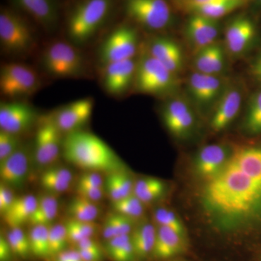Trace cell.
<instances>
[{
	"label": "cell",
	"instance_id": "cell-1",
	"mask_svg": "<svg viewBox=\"0 0 261 261\" xmlns=\"http://www.w3.org/2000/svg\"><path fill=\"white\" fill-rule=\"evenodd\" d=\"M201 205L211 222L223 231L261 224V173L240 169L228 161L205 181Z\"/></svg>",
	"mask_w": 261,
	"mask_h": 261
},
{
	"label": "cell",
	"instance_id": "cell-2",
	"mask_svg": "<svg viewBox=\"0 0 261 261\" xmlns=\"http://www.w3.org/2000/svg\"><path fill=\"white\" fill-rule=\"evenodd\" d=\"M62 154L65 161L83 171L108 174L126 169L123 161L104 141L82 129L64 136Z\"/></svg>",
	"mask_w": 261,
	"mask_h": 261
},
{
	"label": "cell",
	"instance_id": "cell-3",
	"mask_svg": "<svg viewBox=\"0 0 261 261\" xmlns=\"http://www.w3.org/2000/svg\"><path fill=\"white\" fill-rule=\"evenodd\" d=\"M111 0H84L70 15L68 34L74 44L87 43L94 37L107 18Z\"/></svg>",
	"mask_w": 261,
	"mask_h": 261
},
{
	"label": "cell",
	"instance_id": "cell-4",
	"mask_svg": "<svg viewBox=\"0 0 261 261\" xmlns=\"http://www.w3.org/2000/svg\"><path fill=\"white\" fill-rule=\"evenodd\" d=\"M42 64L49 75L56 78H74L84 70L83 57L70 42L56 41L43 53Z\"/></svg>",
	"mask_w": 261,
	"mask_h": 261
},
{
	"label": "cell",
	"instance_id": "cell-5",
	"mask_svg": "<svg viewBox=\"0 0 261 261\" xmlns=\"http://www.w3.org/2000/svg\"><path fill=\"white\" fill-rule=\"evenodd\" d=\"M0 42L3 50L15 56H25L37 46L32 29L25 21L10 11L0 14Z\"/></svg>",
	"mask_w": 261,
	"mask_h": 261
},
{
	"label": "cell",
	"instance_id": "cell-6",
	"mask_svg": "<svg viewBox=\"0 0 261 261\" xmlns=\"http://www.w3.org/2000/svg\"><path fill=\"white\" fill-rule=\"evenodd\" d=\"M40 86L37 72L28 65L8 63L0 70V90L5 97L16 98L32 95Z\"/></svg>",
	"mask_w": 261,
	"mask_h": 261
},
{
	"label": "cell",
	"instance_id": "cell-7",
	"mask_svg": "<svg viewBox=\"0 0 261 261\" xmlns=\"http://www.w3.org/2000/svg\"><path fill=\"white\" fill-rule=\"evenodd\" d=\"M135 81L137 89L142 93L161 94L174 87L176 74L149 54L137 65Z\"/></svg>",
	"mask_w": 261,
	"mask_h": 261
},
{
	"label": "cell",
	"instance_id": "cell-8",
	"mask_svg": "<svg viewBox=\"0 0 261 261\" xmlns=\"http://www.w3.org/2000/svg\"><path fill=\"white\" fill-rule=\"evenodd\" d=\"M63 136L51 115L42 118L34 139V159L39 167L44 170L56 164L62 153Z\"/></svg>",
	"mask_w": 261,
	"mask_h": 261
},
{
	"label": "cell",
	"instance_id": "cell-9",
	"mask_svg": "<svg viewBox=\"0 0 261 261\" xmlns=\"http://www.w3.org/2000/svg\"><path fill=\"white\" fill-rule=\"evenodd\" d=\"M138 46V36L133 29L120 27L111 33L99 49V59L105 65L133 59Z\"/></svg>",
	"mask_w": 261,
	"mask_h": 261
},
{
	"label": "cell",
	"instance_id": "cell-10",
	"mask_svg": "<svg viewBox=\"0 0 261 261\" xmlns=\"http://www.w3.org/2000/svg\"><path fill=\"white\" fill-rule=\"evenodd\" d=\"M126 10L130 18L152 30L166 28L171 20V9L166 0H126Z\"/></svg>",
	"mask_w": 261,
	"mask_h": 261
},
{
	"label": "cell",
	"instance_id": "cell-11",
	"mask_svg": "<svg viewBox=\"0 0 261 261\" xmlns=\"http://www.w3.org/2000/svg\"><path fill=\"white\" fill-rule=\"evenodd\" d=\"M35 110L20 101L2 102L0 128L3 132L20 136L30 129L37 121Z\"/></svg>",
	"mask_w": 261,
	"mask_h": 261
},
{
	"label": "cell",
	"instance_id": "cell-12",
	"mask_svg": "<svg viewBox=\"0 0 261 261\" xmlns=\"http://www.w3.org/2000/svg\"><path fill=\"white\" fill-rule=\"evenodd\" d=\"M93 106V100L91 98H84L66 105L51 116L56 126L65 136L82 130L90 119Z\"/></svg>",
	"mask_w": 261,
	"mask_h": 261
},
{
	"label": "cell",
	"instance_id": "cell-13",
	"mask_svg": "<svg viewBox=\"0 0 261 261\" xmlns=\"http://www.w3.org/2000/svg\"><path fill=\"white\" fill-rule=\"evenodd\" d=\"M232 151L221 144L204 146L196 154L195 171L202 179L207 181L219 174L227 164Z\"/></svg>",
	"mask_w": 261,
	"mask_h": 261
},
{
	"label": "cell",
	"instance_id": "cell-14",
	"mask_svg": "<svg viewBox=\"0 0 261 261\" xmlns=\"http://www.w3.org/2000/svg\"><path fill=\"white\" fill-rule=\"evenodd\" d=\"M163 121L168 132L174 137H185L195 126V114L188 103L180 98L173 99L165 106Z\"/></svg>",
	"mask_w": 261,
	"mask_h": 261
},
{
	"label": "cell",
	"instance_id": "cell-15",
	"mask_svg": "<svg viewBox=\"0 0 261 261\" xmlns=\"http://www.w3.org/2000/svg\"><path fill=\"white\" fill-rule=\"evenodd\" d=\"M29 149L20 147L4 161H0V179L2 183L13 190H21L27 183L29 173Z\"/></svg>",
	"mask_w": 261,
	"mask_h": 261
},
{
	"label": "cell",
	"instance_id": "cell-16",
	"mask_svg": "<svg viewBox=\"0 0 261 261\" xmlns=\"http://www.w3.org/2000/svg\"><path fill=\"white\" fill-rule=\"evenodd\" d=\"M243 102V93L236 87L224 89L218 99L211 120V129L220 132L226 129L238 116Z\"/></svg>",
	"mask_w": 261,
	"mask_h": 261
},
{
	"label": "cell",
	"instance_id": "cell-17",
	"mask_svg": "<svg viewBox=\"0 0 261 261\" xmlns=\"http://www.w3.org/2000/svg\"><path fill=\"white\" fill-rule=\"evenodd\" d=\"M189 89L192 98L202 107H207L218 99L224 92L222 81L217 75L196 71L189 80Z\"/></svg>",
	"mask_w": 261,
	"mask_h": 261
},
{
	"label": "cell",
	"instance_id": "cell-18",
	"mask_svg": "<svg viewBox=\"0 0 261 261\" xmlns=\"http://www.w3.org/2000/svg\"><path fill=\"white\" fill-rule=\"evenodd\" d=\"M256 34L254 23L245 17L235 18L226 27L225 44L232 56H240L247 50Z\"/></svg>",
	"mask_w": 261,
	"mask_h": 261
},
{
	"label": "cell",
	"instance_id": "cell-19",
	"mask_svg": "<svg viewBox=\"0 0 261 261\" xmlns=\"http://www.w3.org/2000/svg\"><path fill=\"white\" fill-rule=\"evenodd\" d=\"M137 65L133 59L106 65L103 84L109 93L118 95L126 92L135 80Z\"/></svg>",
	"mask_w": 261,
	"mask_h": 261
},
{
	"label": "cell",
	"instance_id": "cell-20",
	"mask_svg": "<svg viewBox=\"0 0 261 261\" xmlns=\"http://www.w3.org/2000/svg\"><path fill=\"white\" fill-rule=\"evenodd\" d=\"M186 237L171 228L157 226L152 260L169 261L183 253L186 250Z\"/></svg>",
	"mask_w": 261,
	"mask_h": 261
},
{
	"label": "cell",
	"instance_id": "cell-21",
	"mask_svg": "<svg viewBox=\"0 0 261 261\" xmlns=\"http://www.w3.org/2000/svg\"><path fill=\"white\" fill-rule=\"evenodd\" d=\"M187 34L194 47L200 50L216 43L219 25L216 20L195 13L187 23Z\"/></svg>",
	"mask_w": 261,
	"mask_h": 261
},
{
	"label": "cell",
	"instance_id": "cell-22",
	"mask_svg": "<svg viewBox=\"0 0 261 261\" xmlns=\"http://www.w3.org/2000/svg\"><path fill=\"white\" fill-rule=\"evenodd\" d=\"M149 55L176 75L184 64V55L177 43L168 38L154 39L149 46Z\"/></svg>",
	"mask_w": 261,
	"mask_h": 261
},
{
	"label": "cell",
	"instance_id": "cell-23",
	"mask_svg": "<svg viewBox=\"0 0 261 261\" xmlns=\"http://www.w3.org/2000/svg\"><path fill=\"white\" fill-rule=\"evenodd\" d=\"M74 182L73 173L69 168L53 165L42 170L39 184L44 192L58 196L70 191Z\"/></svg>",
	"mask_w": 261,
	"mask_h": 261
},
{
	"label": "cell",
	"instance_id": "cell-24",
	"mask_svg": "<svg viewBox=\"0 0 261 261\" xmlns=\"http://www.w3.org/2000/svg\"><path fill=\"white\" fill-rule=\"evenodd\" d=\"M157 226L149 221L136 225L130 236L137 261L152 260L155 244Z\"/></svg>",
	"mask_w": 261,
	"mask_h": 261
},
{
	"label": "cell",
	"instance_id": "cell-25",
	"mask_svg": "<svg viewBox=\"0 0 261 261\" xmlns=\"http://www.w3.org/2000/svg\"><path fill=\"white\" fill-rule=\"evenodd\" d=\"M37 197L33 194H25L17 197L9 210L2 216L5 224L9 227L29 224L37 208Z\"/></svg>",
	"mask_w": 261,
	"mask_h": 261
},
{
	"label": "cell",
	"instance_id": "cell-26",
	"mask_svg": "<svg viewBox=\"0 0 261 261\" xmlns=\"http://www.w3.org/2000/svg\"><path fill=\"white\" fill-rule=\"evenodd\" d=\"M135 180L126 169L106 174L104 189L106 197L115 202L132 195Z\"/></svg>",
	"mask_w": 261,
	"mask_h": 261
},
{
	"label": "cell",
	"instance_id": "cell-27",
	"mask_svg": "<svg viewBox=\"0 0 261 261\" xmlns=\"http://www.w3.org/2000/svg\"><path fill=\"white\" fill-rule=\"evenodd\" d=\"M224 63V50L218 43L198 50L195 61L197 71L211 75H219Z\"/></svg>",
	"mask_w": 261,
	"mask_h": 261
},
{
	"label": "cell",
	"instance_id": "cell-28",
	"mask_svg": "<svg viewBox=\"0 0 261 261\" xmlns=\"http://www.w3.org/2000/svg\"><path fill=\"white\" fill-rule=\"evenodd\" d=\"M103 250L110 261H137L130 234L102 241Z\"/></svg>",
	"mask_w": 261,
	"mask_h": 261
},
{
	"label": "cell",
	"instance_id": "cell-29",
	"mask_svg": "<svg viewBox=\"0 0 261 261\" xmlns=\"http://www.w3.org/2000/svg\"><path fill=\"white\" fill-rule=\"evenodd\" d=\"M37 206L29 224L49 226L58 216L59 202L58 196L45 192L37 197Z\"/></svg>",
	"mask_w": 261,
	"mask_h": 261
},
{
	"label": "cell",
	"instance_id": "cell-30",
	"mask_svg": "<svg viewBox=\"0 0 261 261\" xmlns=\"http://www.w3.org/2000/svg\"><path fill=\"white\" fill-rule=\"evenodd\" d=\"M136 221L135 220L113 211L106 218L101 226L100 236L102 241L116 237L130 234L137 224Z\"/></svg>",
	"mask_w": 261,
	"mask_h": 261
},
{
	"label": "cell",
	"instance_id": "cell-31",
	"mask_svg": "<svg viewBox=\"0 0 261 261\" xmlns=\"http://www.w3.org/2000/svg\"><path fill=\"white\" fill-rule=\"evenodd\" d=\"M166 182L159 178L144 177L135 180L133 194L145 205L162 198L166 192Z\"/></svg>",
	"mask_w": 261,
	"mask_h": 261
},
{
	"label": "cell",
	"instance_id": "cell-32",
	"mask_svg": "<svg viewBox=\"0 0 261 261\" xmlns=\"http://www.w3.org/2000/svg\"><path fill=\"white\" fill-rule=\"evenodd\" d=\"M27 233L33 259L40 261L50 260L49 226L33 225Z\"/></svg>",
	"mask_w": 261,
	"mask_h": 261
},
{
	"label": "cell",
	"instance_id": "cell-33",
	"mask_svg": "<svg viewBox=\"0 0 261 261\" xmlns=\"http://www.w3.org/2000/svg\"><path fill=\"white\" fill-rule=\"evenodd\" d=\"M8 240L18 261H31L33 259L29 245L28 233L22 226H8L2 231Z\"/></svg>",
	"mask_w": 261,
	"mask_h": 261
},
{
	"label": "cell",
	"instance_id": "cell-34",
	"mask_svg": "<svg viewBox=\"0 0 261 261\" xmlns=\"http://www.w3.org/2000/svg\"><path fill=\"white\" fill-rule=\"evenodd\" d=\"M100 214V208L96 202L75 195L68 202L67 214L68 219L76 221L95 222Z\"/></svg>",
	"mask_w": 261,
	"mask_h": 261
},
{
	"label": "cell",
	"instance_id": "cell-35",
	"mask_svg": "<svg viewBox=\"0 0 261 261\" xmlns=\"http://www.w3.org/2000/svg\"><path fill=\"white\" fill-rule=\"evenodd\" d=\"M64 224L70 247L74 246L75 244L84 239L97 238L100 235L101 226L96 224V222H87L68 219Z\"/></svg>",
	"mask_w": 261,
	"mask_h": 261
},
{
	"label": "cell",
	"instance_id": "cell-36",
	"mask_svg": "<svg viewBox=\"0 0 261 261\" xmlns=\"http://www.w3.org/2000/svg\"><path fill=\"white\" fill-rule=\"evenodd\" d=\"M245 2L246 0H219L201 7L194 12L197 14L217 20L238 9L245 4Z\"/></svg>",
	"mask_w": 261,
	"mask_h": 261
},
{
	"label": "cell",
	"instance_id": "cell-37",
	"mask_svg": "<svg viewBox=\"0 0 261 261\" xmlns=\"http://www.w3.org/2000/svg\"><path fill=\"white\" fill-rule=\"evenodd\" d=\"M20 5L38 21L49 25L55 18L50 0H18Z\"/></svg>",
	"mask_w": 261,
	"mask_h": 261
},
{
	"label": "cell",
	"instance_id": "cell-38",
	"mask_svg": "<svg viewBox=\"0 0 261 261\" xmlns=\"http://www.w3.org/2000/svg\"><path fill=\"white\" fill-rule=\"evenodd\" d=\"M145 204L134 194L121 200L111 202L113 211L135 221L143 218L145 214Z\"/></svg>",
	"mask_w": 261,
	"mask_h": 261
},
{
	"label": "cell",
	"instance_id": "cell-39",
	"mask_svg": "<svg viewBox=\"0 0 261 261\" xmlns=\"http://www.w3.org/2000/svg\"><path fill=\"white\" fill-rule=\"evenodd\" d=\"M245 128L250 135H261V89L250 99L245 117Z\"/></svg>",
	"mask_w": 261,
	"mask_h": 261
},
{
	"label": "cell",
	"instance_id": "cell-40",
	"mask_svg": "<svg viewBox=\"0 0 261 261\" xmlns=\"http://www.w3.org/2000/svg\"><path fill=\"white\" fill-rule=\"evenodd\" d=\"M70 247L65 224L56 223L49 225V247L50 260L58 253L64 251Z\"/></svg>",
	"mask_w": 261,
	"mask_h": 261
},
{
	"label": "cell",
	"instance_id": "cell-41",
	"mask_svg": "<svg viewBox=\"0 0 261 261\" xmlns=\"http://www.w3.org/2000/svg\"><path fill=\"white\" fill-rule=\"evenodd\" d=\"M154 224L157 226H166L186 237V229L181 219L171 209L159 207L154 211Z\"/></svg>",
	"mask_w": 261,
	"mask_h": 261
},
{
	"label": "cell",
	"instance_id": "cell-42",
	"mask_svg": "<svg viewBox=\"0 0 261 261\" xmlns=\"http://www.w3.org/2000/svg\"><path fill=\"white\" fill-rule=\"evenodd\" d=\"M20 136L0 132V161H4L14 153L20 147Z\"/></svg>",
	"mask_w": 261,
	"mask_h": 261
},
{
	"label": "cell",
	"instance_id": "cell-43",
	"mask_svg": "<svg viewBox=\"0 0 261 261\" xmlns=\"http://www.w3.org/2000/svg\"><path fill=\"white\" fill-rule=\"evenodd\" d=\"M104 173L98 171H84L76 181L75 186L104 188Z\"/></svg>",
	"mask_w": 261,
	"mask_h": 261
},
{
	"label": "cell",
	"instance_id": "cell-44",
	"mask_svg": "<svg viewBox=\"0 0 261 261\" xmlns=\"http://www.w3.org/2000/svg\"><path fill=\"white\" fill-rule=\"evenodd\" d=\"M75 195L96 203L100 202L106 197L105 189L99 187L75 186Z\"/></svg>",
	"mask_w": 261,
	"mask_h": 261
},
{
	"label": "cell",
	"instance_id": "cell-45",
	"mask_svg": "<svg viewBox=\"0 0 261 261\" xmlns=\"http://www.w3.org/2000/svg\"><path fill=\"white\" fill-rule=\"evenodd\" d=\"M17 196L15 195V190L12 187L0 184V214L1 216L5 214L15 202Z\"/></svg>",
	"mask_w": 261,
	"mask_h": 261
},
{
	"label": "cell",
	"instance_id": "cell-46",
	"mask_svg": "<svg viewBox=\"0 0 261 261\" xmlns=\"http://www.w3.org/2000/svg\"><path fill=\"white\" fill-rule=\"evenodd\" d=\"M0 261H18L3 232L0 234Z\"/></svg>",
	"mask_w": 261,
	"mask_h": 261
},
{
	"label": "cell",
	"instance_id": "cell-47",
	"mask_svg": "<svg viewBox=\"0 0 261 261\" xmlns=\"http://www.w3.org/2000/svg\"><path fill=\"white\" fill-rule=\"evenodd\" d=\"M50 261H83L79 250L70 247L64 251L60 252L53 257Z\"/></svg>",
	"mask_w": 261,
	"mask_h": 261
},
{
	"label": "cell",
	"instance_id": "cell-48",
	"mask_svg": "<svg viewBox=\"0 0 261 261\" xmlns=\"http://www.w3.org/2000/svg\"><path fill=\"white\" fill-rule=\"evenodd\" d=\"M83 261H106V254L103 248L97 250H78Z\"/></svg>",
	"mask_w": 261,
	"mask_h": 261
},
{
	"label": "cell",
	"instance_id": "cell-49",
	"mask_svg": "<svg viewBox=\"0 0 261 261\" xmlns=\"http://www.w3.org/2000/svg\"><path fill=\"white\" fill-rule=\"evenodd\" d=\"M219 1V0H187L186 3H184L183 6L187 10L195 11L201 7L211 4L214 2Z\"/></svg>",
	"mask_w": 261,
	"mask_h": 261
},
{
	"label": "cell",
	"instance_id": "cell-50",
	"mask_svg": "<svg viewBox=\"0 0 261 261\" xmlns=\"http://www.w3.org/2000/svg\"><path fill=\"white\" fill-rule=\"evenodd\" d=\"M252 73L257 80L261 82V55L257 58L252 67Z\"/></svg>",
	"mask_w": 261,
	"mask_h": 261
},
{
	"label": "cell",
	"instance_id": "cell-51",
	"mask_svg": "<svg viewBox=\"0 0 261 261\" xmlns=\"http://www.w3.org/2000/svg\"><path fill=\"white\" fill-rule=\"evenodd\" d=\"M177 1L178 3H180V4L183 5L184 3H186L187 0H177Z\"/></svg>",
	"mask_w": 261,
	"mask_h": 261
},
{
	"label": "cell",
	"instance_id": "cell-52",
	"mask_svg": "<svg viewBox=\"0 0 261 261\" xmlns=\"http://www.w3.org/2000/svg\"><path fill=\"white\" fill-rule=\"evenodd\" d=\"M259 2H260V5H261V0H259Z\"/></svg>",
	"mask_w": 261,
	"mask_h": 261
},
{
	"label": "cell",
	"instance_id": "cell-53",
	"mask_svg": "<svg viewBox=\"0 0 261 261\" xmlns=\"http://www.w3.org/2000/svg\"><path fill=\"white\" fill-rule=\"evenodd\" d=\"M174 261H184V260H174Z\"/></svg>",
	"mask_w": 261,
	"mask_h": 261
},
{
	"label": "cell",
	"instance_id": "cell-54",
	"mask_svg": "<svg viewBox=\"0 0 261 261\" xmlns=\"http://www.w3.org/2000/svg\"><path fill=\"white\" fill-rule=\"evenodd\" d=\"M261 261V260H260Z\"/></svg>",
	"mask_w": 261,
	"mask_h": 261
}]
</instances>
